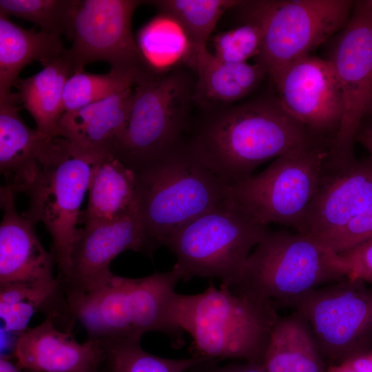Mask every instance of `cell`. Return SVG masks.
Segmentation results:
<instances>
[{
	"instance_id": "36",
	"label": "cell",
	"mask_w": 372,
	"mask_h": 372,
	"mask_svg": "<svg viewBox=\"0 0 372 372\" xmlns=\"http://www.w3.org/2000/svg\"><path fill=\"white\" fill-rule=\"evenodd\" d=\"M345 362L356 372H372V352L355 356Z\"/></svg>"
},
{
	"instance_id": "28",
	"label": "cell",
	"mask_w": 372,
	"mask_h": 372,
	"mask_svg": "<svg viewBox=\"0 0 372 372\" xmlns=\"http://www.w3.org/2000/svg\"><path fill=\"white\" fill-rule=\"evenodd\" d=\"M181 28L192 48L206 47L217 22L240 0H154L147 1Z\"/></svg>"
},
{
	"instance_id": "27",
	"label": "cell",
	"mask_w": 372,
	"mask_h": 372,
	"mask_svg": "<svg viewBox=\"0 0 372 372\" xmlns=\"http://www.w3.org/2000/svg\"><path fill=\"white\" fill-rule=\"evenodd\" d=\"M276 1H242L238 7L242 14V23L214 37V56L228 63H245L255 58L260 51Z\"/></svg>"
},
{
	"instance_id": "38",
	"label": "cell",
	"mask_w": 372,
	"mask_h": 372,
	"mask_svg": "<svg viewBox=\"0 0 372 372\" xmlns=\"http://www.w3.org/2000/svg\"><path fill=\"white\" fill-rule=\"evenodd\" d=\"M369 152L372 158V127H369L357 134L355 137Z\"/></svg>"
},
{
	"instance_id": "11",
	"label": "cell",
	"mask_w": 372,
	"mask_h": 372,
	"mask_svg": "<svg viewBox=\"0 0 372 372\" xmlns=\"http://www.w3.org/2000/svg\"><path fill=\"white\" fill-rule=\"evenodd\" d=\"M293 307L308 322L323 358L331 365L370 352L371 285L347 277L311 291Z\"/></svg>"
},
{
	"instance_id": "16",
	"label": "cell",
	"mask_w": 372,
	"mask_h": 372,
	"mask_svg": "<svg viewBox=\"0 0 372 372\" xmlns=\"http://www.w3.org/2000/svg\"><path fill=\"white\" fill-rule=\"evenodd\" d=\"M372 203V158L324 160L298 233L316 237L350 221Z\"/></svg>"
},
{
	"instance_id": "23",
	"label": "cell",
	"mask_w": 372,
	"mask_h": 372,
	"mask_svg": "<svg viewBox=\"0 0 372 372\" xmlns=\"http://www.w3.org/2000/svg\"><path fill=\"white\" fill-rule=\"evenodd\" d=\"M60 36L24 29L0 13V99L12 92L11 87L26 65L38 61L44 67L63 54Z\"/></svg>"
},
{
	"instance_id": "25",
	"label": "cell",
	"mask_w": 372,
	"mask_h": 372,
	"mask_svg": "<svg viewBox=\"0 0 372 372\" xmlns=\"http://www.w3.org/2000/svg\"><path fill=\"white\" fill-rule=\"evenodd\" d=\"M74 74L71 63L63 52L40 72L25 79L18 78L14 83L23 107L45 138L58 136V125L65 113L64 86Z\"/></svg>"
},
{
	"instance_id": "29",
	"label": "cell",
	"mask_w": 372,
	"mask_h": 372,
	"mask_svg": "<svg viewBox=\"0 0 372 372\" xmlns=\"http://www.w3.org/2000/svg\"><path fill=\"white\" fill-rule=\"evenodd\" d=\"M101 344L105 354L107 372H187L207 359L159 357L145 351L141 346V340H107Z\"/></svg>"
},
{
	"instance_id": "19",
	"label": "cell",
	"mask_w": 372,
	"mask_h": 372,
	"mask_svg": "<svg viewBox=\"0 0 372 372\" xmlns=\"http://www.w3.org/2000/svg\"><path fill=\"white\" fill-rule=\"evenodd\" d=\"M134 87L65 112L58 125V136L85 155L103 158L112 154L129 118Z\"/></svg>"
},
{
	"instance_id": "12",
	"label": "cell",
	"mask_w": 372,
	"mask_h": 372,
	"mask_svg": "<svg viewBox=\"0 0 372 372\" xmlns=\"http://www.w3.org/2000/svg\"><path fill=\"white\" fill-rule=\"evenodd\" d=\"M353 4L349 0L276 1L256 63L275 83L289 65L346 25Z\"/></svg>"
},
{
	"instance_id": "5",
	"label": "cell",
	"mask_w": 372,
	"mask_h": 372,
	"mask_svg": "<svg viewBox=\"0 0 372 372\" xmlns=\"http://www.w3.org/2000/svg\"><path fill=\"white\" fill-rule=\"evenodd\" d=\"M138 212L153 251L180 227L229 197L230 187L183 142L136 174Z\"/></svg>"
},
{
	"instance_id": "14",
	"label": "cell",
	"mask_w": 372,
	"mask_h": 372,
	"mask_svg": "<svg viewBox=\"0 0 372 372\" xmlns=\"http://www.w3.org/2000/svg\"><path fill=\"white\" fill-rule=\"evenodd\" d=\"M274 85L277 98L289 115L313 137L330 135L333 141L342 121L344 101L328 60L304 56L285 69Z\"/></svg>"
},
{
	"instance_id": "37",
	"label": "cell",
	"mask_w": 372,
	"mask_h": 372,
	"mask_svg": "<svg viewBox=\"0 0 372 372\" xmlns=\"http://www.w3.org/2000/svg\"><path fill=\"white\" fill-rule=\"evenodd\" d=\"M0 372H36L21 366L17 361L14 362L8 355H1L0 358Z\"/></svg>"
},
{
	"instance_id": "17",
	"label": "cell",
	"mask_w": 372,
	"mask_h": 372,
	"mask_svg": "<svg viewBox=\"0 0 372 372\" xmlns=\"http://www.w3.org/2000/svg\"><path fill=\"white\" fill-rule=\"evenodd\" d=\"M15 195L6 187H1L3 213L0 225V286L54 283L59 279L53 274L54 258L41 243L34 224L17 212Z\"/></svg>"
},
{
	"instance_id": "9",
	"label": "cell",
	"mask_w": 372,
	"mask_h": 372,
	"mask_svg": "<svg viewBox=\"0 0 372 372\" xmlns=\"http://www.w3.org/2000/svg\"><path fill=\"white\" fill-rule=\"evenodd\" d=\"M145 1L79 0L71 40L63 55L74 72L85 65L105 61L110 72L136 86L157 77L159 71L146 59L132 32L134 12Z\"/></svg>"
},
{
	"instance_id": "24",
	"label": "cell",
	"mask_w": 372,
	"mask_h": 372,
	"mask_svg": "<svg viewBox=\"0 0 372 372\" xmlns=\"http://www.w3.org/2000/svg\"><path fill=\"white\" fill-rule=\"evenodd\" d=\"M324 360L308 322L295 311L274 324L262 365L266 372H326Z\"/></svg>"
},
{
	"instance_id": "2",
	"label": "cell",
	"mask_w": 372,
	"mask_h": 372,
	"mask_svg": "<svg viewBox=\"0 0 372 372\" xmlns=\"http://www.w3.org/2000/svg\"><path fill=\"white\" fill-rule=\"evenodd\" d=\"M180 280L173 267L139 278L112 273L90 292L68 302L87 340H141L144 333L156 331L168 336L174 347H180L184 331L174 313L178 295L174 289Z\"/></svg>"
},
{
	"instance_id": "39",
	"label": "cell",
	"mask_w": 372,
	"mask_h": 372,
	"mask_svg": "<svg viewBox=\"0 0 372 372\" xmlns=\"http://www.w3.org/2000/svg\"><path fill=\"white\" fill-rule=\"evenodd\" d=\"M326 372H356L347 363L344 362L340 364L330 365Z\"/></svg>"
},
{
	"instance_id": "1",
	"label": "cell",
	"mask_w": 372,
	"mask_h": 372,
	"mask_svg": "<svg viewBox=\"0 0 372 372\" xmlns=\"http://www.w3.org/2000/svg\"><path fill=\"white\" fill-rule=\"evenodd\" d=\"M183 136L187 150L221 182L232 186L264 162L313 144L311 136L277 97L198 108Z\"/></svg>"
},
{
	"instance_id": "40",
	"label": "cell",
	"mask_w": 372,
	"mask_h": 372,
	"mask_svg": "<svg viewBox=\"0 0 372 372\" xmlns=\"http://www.w3.org/2000/svg\"><path fill=\"white\" fill-rule=\"evenodd\" d=\"M365 4L369 7L371 9H372V0H369V1H364Z\"/></svg>"
},
{
	"instance_id": "33",
	"label": "cell",
	"mask_w": 372,
	"mask_h": 372,
	"mask_svg": "<svg viewBox=\"0 0 372 372\" xmlns=\"http://www.w3.org/2000/svg\"><path fill=\"white\" fill-rule=\"evenodd\" d=\"M313 238L336 254L345 252L372 238V203L344 225Z\"/></svg>"
},
{
	"instance_id": "8",
	"label": "cell",
	"mask_w": 372,
	"mask_h": 372,
	"mask_svg": "<svg viewBox=\"0 0 372 372\" xmlns=\"http://www.w3.org/2000/svg\"><path fill=\"white\" fill-rule=\"evenodd\" d=\"M102 158L74 149L60 136L43 138L39 168L23 216L34 225L41 222L52 238L51 253L63 278L70 267L79 229V210L98 163Z\"/></svg>"
},
{
	"instance_id": "3",
	"label": "cell",
	"mask_w": 372,
	"mask_h": 372,
	"mask_svg": "<svg viewBox=\"0 0 372 372\" xmlns=\"http://www.w3.org/2000/svg\"><path fill=\"white\" fill-rule=\"evenodd\" d=\"M174 313L192 338L193 356L260 364L279 318L271 304L212 284L200 293H178Z\"/></svg>"
},
{
	"instance_id": "34",
	"label": "cell",
	"mask_w": 372,
	"mask_h": 372,
	"mask_svg": "<svg viewBox=\"0 0 372 372\" xmlns=\"http://www.w3.org/2000/svg\"><path fill=\"white\" fill-rule=\"evenodd\" d=\"M339 255L347 267V278L372 286V238Z\"/></svg>"
},
{
	"instance_id": "32",
	"label": "cell",
	"mask_w": 372,
	"mask_h": 372,
	"mask_svg": "<svg viewBox=\"0 0 372 372\" xmlns=\"http://www.w3.org/2000/svg\"><path fill=\"white\" fill-rule=\"evenodd\" d=\"M134 87L130 81L110 72L96 74L85 72L72 74L63 89L65 112L73 111Z\"/></svg>"
},
{
	"instance_id": "15",
	"label": "cell",
	"mask_w": 372,
	"mask_h": 372,
	"mask_svg": "<svg viewBox=\"0 0 372 372\" xmlns=\"http://www.w3.org/2000/svg\"><path fill=\"white\" fill-rule=\"evenodd\" d=\"M152 255V249L138 211L122 218L85 224L73 245L66 275L62 278L67 300L90 292L112 273L111 262L125 250Z\"/></svg>"
},
{
	"instance_id": "26",
	"label": "cell",
	"mask_w": 372,
	"mask_h": 372,
	"mask_svg": "<svg viewBox=\"0 0 372 372\" xmlns=\"http://www.w3.org/2000/svg\"><path fill=\"white\" fill-rule=\"evenodd\" d=\"M44 285H8L0 286V316L3 329L21 333L28 329L34 313L40 312L56 323L65 318L74 322L63 289L62 279Z\"/></svg>"
},
{
	"instance_id": "41",
	"label": "cell",
	"mask_w": 372,
	"mask_h": 372,
	"mask_svg": "<svg viewBox=\"0 0 372 372\" xmlns=\"http://www.w3.org/2000/svg\"><path fill=\"white\" fill-rule=\"evenodd\" d=\"M90 372H101V371L99 370V369H95L94 371H90Z\"/></svg>"
},
{
	"instance_id": "4",
	"label": "cell",
	"mask_w": 372,
	"mask_h": 372,
	"mask_svg": "<svg viewBox=\"0 0 372 372\" xmlns=\"http://www.w3.org/2000/svg\"><path fill=\"white\" fill-rule=\"evenodd\" d=\"M339 255L311 236L269 231L249 255L236 293L275 305H293L311 291L347 277Z\"/></svg>"
},
{
	"instance_id": "10",
	"label": "cell",
	"mask_w": 372,
	"mask_h": 372,
	"mask_svg": "<svg viewBox=\"0 0 372 372\" xmlns=\"http://www.w3.org/2000/svg\"><path fill=\"white\" fill-rule=\"evenodd\" d=\"M329 146L315 143L276 158L260 173L229 186L232 199L263 225L299 231L315 192Z\"/></svg>"
},
{
	"instance_id": "35",
	"label": "cell",
	"mask_w": 372,
	"mask_h": 372,
	"mask_svg": "<svg viewBox=\"0 0 372 372\" xmlns=\"http://www.w3.org/2000/svg\"><path fill=\"white\" fill-rule=\"evenodd\" d=\"M219 360L205 359L188 372H266L260 363L242 361L219 365Z\"/></svg>"
},
{
	"instance_id": "18",
	"label": "cell",
	"mask_w": 372,
	"mask_h": 372,
	"mask_svg": "<svg viewBox=\"0 0 372 372\" xmlns=\"http://www.w3.org/2000/svg\"><path fill=\"white\" fill-rule=\"evenodd\" d=\"M14 357L21 366L36 372H90L105 360L101 342L79 343L70 331L58 329L50 317L19 334Z\"/></svg>"
},
{
	"instance_id": "7",
	"label": "cell",
	"mask_w": 372,
	"mask_h": 372,
	"mask_svg": "<svg viewBox=\"0 0 372 372\" xmlns=\"http://www.w3.org/2000/svg\"><path fill=\"white\" fill-rule=\"evenodd\" d=\"M230 196L190 220L165 241L180 280L216 278L229 288L239 280L253 248L269 231Z\"/></svg>"
},
{
	"instance_id": "20",
	"label": "cell",
	"mask_w": 372,
	"mask_h": 372,
	"mask_svg": "<svg viewBox=\"0 0 372 372\" xmlns=\"http://www.w3.org/2000/svg\"><path fill=\"white\" fill-rule=\"evenodd\" d=\"M18 92L0 99V170L15 194H28L37 176L43 136L30 128L19 115Z\"/></svg>"
},
{
	"instance_id": "31",
	"label": "cell",
	"mask_w": 372,
	"mask_h": 372,
	"mask_svg": "<svg viewBox=\"0 0 372 372\" xmlns=\"http://www.w3.org/2000/svg\"><path fill=\"white\" fill-rule=\"evenodd\" d=\"M138 42L141 50L154 67L157 61L180 63V59L186 65L192 50L181 28L172 19L161 14L142 29Z\"/></svg>"
},
{
	"instance_id": "13",
	"label": "cell",
	"mask_w": 372,
	"mask_h": 372,
	"mask_svg": "<svg viewBox=\"0 0 372 372\" xmlns=\"http://www.w3.org/2000/svg\"><path fill=\"white\" fill-rule=\"evenodd\" d=\"M342 87L344 109L329 156L351 161L363 116L372 107V9L355 3L346 25L333 39L328 58Z\"/></svg>"
},
{
	"instance_id": "22",
	"label": "cell",
	"mask_w": 372,
	"mask_h": 372,
	"mask_svg": "<svg viewBox=\"0 0 372 372\" xmlns=\"http://www.w3.org/2000/svg\"><path fill=\"white\" fill-rule=\"evenodd\" d=\"M88 192L84 224L112 221L138 211L136 176L112 154L98 163Z\"/></svg>"
},
{
	"instance_id": "6",
	"label": "cell",
	"mask_w": 372,
	"mask_h": 372,
	"mask_svg": "<svg viewBox=\"0 0 372 372\" xmlns=\"http://www.w3.org/2000/svg\"><path fill=\"white\" fill-rule=\"evenodd\" d=\"M192 71L180 65L134 87L129 118L112 155L135 174L183 142L196 107Z\"/></svg>"
},
{
	"instance_id": "30",
	"label": "cell",
	"mask_w": 372,
	"mask_h": 372,
	"mask_svg": "<svg viewBox=\"0 0 372 372\" xmlns=\"http://www.w3.org/2000/svg\"><path fill=\"white\" fill-rule=\"evenodd\" d=\"M79 0H0V13L30 21L40 30L70 40Z\"/></svg>"
},
{
	"instance_id": "21",
	"label": "cell",
	"mask_w": 372,
	"mask_h": 372,
	"mask_svg": "<svg viewBox=\"0 0 372 372\" xmlns=\"http://www.w3.org/2000/svg\"><path fill=\"white\" fill-rule=\"evenodd\" d=\"M196 78L198 108L230 105L249 95L267 75L258 63H228L218 60L206 48H192L186 64Z\"/></svg>"
}]
</instances>
